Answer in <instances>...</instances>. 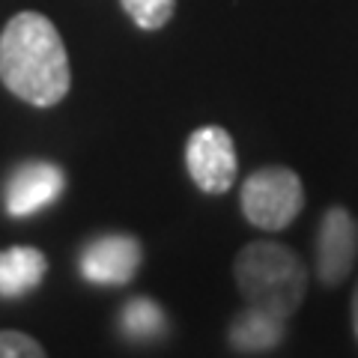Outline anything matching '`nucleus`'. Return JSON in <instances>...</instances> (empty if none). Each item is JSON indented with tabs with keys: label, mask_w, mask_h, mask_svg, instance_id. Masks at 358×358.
<instances>
[{
	"label": "nucleus",
	"mask_w": 358,
	"mask_h": 358,
	"mask_svg": "<svg viewBox=\"0 0 358 358\" xmlns=\"http://www.w3.org/2000/svg\"><path fill=\"white\" fill-rule=\"evenodd\" d=\"M0 81L33 108L60 105L72 69L57 27L39 13H18L0 33Z\"/></svg>",
	"instance_id": "f257e3e1"
},
{
	"label": "nucleus",
	"mask_w": 358,
	"mask_h": 358,
	"mask_svg": "<svg viewBox=\"0 0 358 358\" xmlns=\"http://www.w3.org/2000/svg\"><path fill=\"white\" fill-rule=\"evenodd\" d=\"M233 278L248 308L272 317H293L308 289V268L296 251L278 242H248L236 254Z\"/></svg>",
	"instance_id": "f03ea898"
},
{
	"label": "nucleus",
	"mask_w": 358,
	"mask_h": 358,
	"mask_svg": "<svg viewBox=\"0 0 358 358\" xmlns=\"http://www.w3.org/2000/svg\"><path fill=\"white\" fill-rule=\"evenodd\" d=\"M305 206V188L289 167H260L242 182V212L260 230H284Z\"/></svg>",
	"instance_id": "7ed1b4c3"
},
{
	"label": "nucleus",
	"mask_w": 358,
	"mask_h": 358,
	"mask_svg": "<svg viewBox=\"0 0 358 358\" xmlns=\"http://www.w3.org/2000/svg\"><path fill=\"white\" fill-rule=\"evenodd\" d=\"M185 164L194 185L206 194H224L236 182V147L227 129L200 126L185 143Z\"/></svg>",
	"instance_id": "20e7f679"
},
{
	"label": "nucleus",
	"mask_w": 358,
	"mask_h": 358,
	"mask_svg": "<svg viewBox=\"0 0 358 358\" xmlns=\"http://www.w3.org/2000/svg\"><path fill=\"white\" fill-rule=\"evenodd\" d=\"M358 257V221L343 206H331L317 233V275L322 284L338 287L352 272Z\"/></svg>",
	"instance_id": "39448f33"
},
{
	"label": "nucleus",
	"mask_w": 358,
	"mask_h": 358,
	"mask_svg": "<svg viewBox=\"0 0 358 358\" xmlns=\"http://www.w3.org/2000/svg\"><path fill=\"white\" fill-rule=\"evenodd\" d=\"M63 188H66V176L57 164L27 162L15 167V173L9 176L3 188L6 212L13 218H30L45 206H51L63 194Z\"/></svg>",
	"instance_id": "423d86ee"
},
{
	"label": "nucleus",
	"mask_w": 358,
	"mask_h": 358,
	"mask_svg": "<svg viewBox=\"0 0 358 358\" xmlns=\"http://www.w3.org/2000/svg\"><path fill=\"white\" fill-rule=\"evenodd\" d=\"M143 260L141 242L131 236H99L84 248L81 254V275L93 284H126L134 278L138 266Z\"/></svg>",
	"instance_id": "0eeeda50"
},
{
	"label": "nucleus",
	"mask_w": 358,
	"mask_h": 358,
	"mask_svg": "<svg viewBox=\"0 0 358 358\" xmlns=\"http://www.w3.org/2000/svg\"><path fill=\"white\" fill-rule=\"evenodd\" d=\"M45 272H48V260H45L39 248L13 245V248L0 251V296L3 299L27 296L30 289L42 284Z\"/></svg>",
	"instance_id": "6e6552de"
},
{
	"label": "nucleus",
	"mask_w": 358,
	"mask_h": 358,
	"mask_svg": "<svg viewBox=\"0 0 358 358\" xmlns=\"http://www.w3.org/2000/svg\"><path fill=\"white\" fill-rule=\"evenodd\" d=\"M284 322L281 317H272L266 310L245 308L230 326V343L239 352H263L281 343L284 338Z\"/></svg>",
	"instance_id": "1a4fd4ad"
},
{
	"label": "nucleus",
	"mask_w": 358,
	"mask_h": 358,
	"mask_svg": "<svg viewBox=\"0 0 358 358\" xmlns=\"http://www.w3.org/2000/svg\"><path fill=\"white\" fill-rule=\"evenodd\" d=\"M120 329L129 341H155L167 331V317L152 299L141 296L126 301L120 313Z\"/></svg>",
	"instance_id": "9d476101"
},
{
	"label": "nucleus",
	"mask_w": 358,
	"mask_h": 358,
	"mask_svg": "<svg viewBox=\"0 0 358 358\" xmlns=\"http://www.w3.org/2000/svg\"><path fill=\"white\" fill-rule=\"evenodd\" d=\"M120 3L141 30H162L176 9V0H120Z\"/></svg>",
	"instance_id": "9b49d317"
},
{
	"label": "nucleus",
	"mask_w": 358,
	"mask_h": 358,
	"mask_svg": "<svg viewBox=\"0 0 358 358\" xmlns=\"http://www.w3.org/2000/svg\"><path fill=\"white\" fill-rule=\"evenodd\" d=\"M0 358H48L36 338L24 331H0Z\"/></svg>",
	"instance_id": "f8f14e48"
},
{
	"label": "nucleus",
	"mask_w": 358,
	"mask_h": 358,
	"mask_svg": "<svg viewBox=\"0 0 358 358\" xmlns=\"http://www.w3.org/2000/svg\"><path fill=\"white\" fill-rule=\"evenodd\" d=\"M352 329H355V338H358V284H355V293H352Z\"/></svg>",
	"instance_id": "ddd939ff"
}]
</instances>
